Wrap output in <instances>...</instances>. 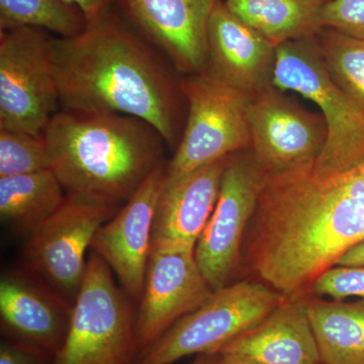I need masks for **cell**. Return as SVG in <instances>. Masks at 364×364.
Returning a JSON list of instances; mask_svg holds the SVG:
<instances>
[{
  "instance_id": "f546056e",
  "label": "cell",
  "mask_w": 364,
  "mask_h": 364,
  "mask_svg": "<svg viewBox=\"0 0 364 364\" xmlns=\"http://www.w3.org/2000/svg\"><path fill=\"white\" fill-rule=\"evenodd\" d=\"M219 364H261L238 354H220Z\"/></svg>"
},
{
  "instance_id": "3957f363",
  "label": "cell",
  "mask_w": 364,
  "mask_h": 364,
  "mask_svg": "<svg viewBox=\"0 0 364 364\" xmlns=\"http://www.w3.org/2000/svg\"><path fill=\"white\" fill-rule=\"evenodd\" d=\"M43 136L66 195L86 202L122 207L167 162L162 136L126 114L61 109Z\"/></svg>"
},
{
  "instance_id": "4fadbf2b",
  "label": "cell",
  "mask_w": 364,
  "mask_h": 364,
  "mask_svg": "<svg viewBox=\"0 0 364 364\" xmlns=\"http://www.w3.org/2000/svg\"><path fill=\"white\" fill-rule=\"evenodd\" d=\"M221 0H114L134 28L184 75L207 70L208 26Z\"/></svg>"
},
{
  "instance_id": "4316f807",
  "label": "cell",
  "mask_w": 364,
  "mask_h": 364,
  "mask_svg": "<svg viewBox=\"0 0 364 364\" xmlns=\"http://www.w3.org/2000/svg\"><path fill=\"white\" fill-rule=\"evenodd\" d=\"M54 356L31 345L2 339L0 364H53Z\"/></svg>"
},
{
  "instance_id": "83f0119b",
  "label": "cell",
  "mask_w": 364,
  "mask_h": 364,
  "mask_svg": "<svg viewBox=\"0 0 364 364\" xmlns=\"http://www.w3.org/2000/svg\"><path fill=\"white\" fill-rule=\"evenodd\" d=\"M65 1L78 7L87 21L102 16L114 4V0H65Z\"/></svg>"
},
{
  "instance_id": "277c9868",
  "label": "cell",
  "mask_w": 364,
  "mask_h": 364,
  "mask_svg": "<svg viewBox=\"0 0 364 364\" xmlns=\"http://www.w3.org/2000/svg\"><path fill=\"white\" fill-rule=\"evenodd\" d=\"M273 85L299 93L322 112L327 140L311 167L314 176H337L364 161V112L332 78L316 36L277 46Z\"/></svg>"
},
{
  "instance_id": "4dcf8cb0",
  "label": "cell",
  "mask_w": 364,
  "mask_h": 364,
  "mask_svg": "<svg viewBox=\"0 0 364 364\" xmlns=\"http://www.w3.org/2000/svg\"><path fill=\"white\" fill-rule=\"evenodd\" d=\"M220 354H202L196 355L189 364H219Z\"/></svg>"
},
{
  "instance_id": "8fae6325",
  "label": "cell",
  "mask_w": 364,
  "mask_h": 364,
  "mask_svg": "<svg viewBox=\"0 0 364 364\" xmlns=\"http://www.w3.org/2000/svg\"><path fill=\"white\" fill-rule=\"evenodd\" d=\"M248 123L251 150L268 176L314 165L327 140L324 117L274 85L250 95Z\"/></svg>"
},
{
  "instance_id": "e0dca14e",
  "label": "cell",
  "mask_w": 364,
  "mask_h": 364,
  "mask_svg": "<svg viewBox=\"0 0 364 364\" xmlns=\"http://www.w3.org/2000/svg\"><path fill=\"white\" fill-rule=\"evenodd\" d=\"M277 47L239 20L223 0L208 26L207 70L248 95L273 85Z\"/></svg>"
},
{
  "instance_id": "7a4b0ae2",
  "label": "cell",
  "mask_w": 364,
  "mask_h": 364,
  "mask_svg": "<svg viewBox=\"0 0 364 364\" xmlns=\"http://www.w3.org/2000/svg\"><path fill=\"white\" fill-rule=\"evenodd\" d=\"M52 54L61 109L143 119L176 149L186 105L182 78L121 11L112 6L78 35L53 37Z\"/></svg>"
},
{
  "instance_id": "ba28073f",
  "label": "cell",
  "mask_w": 364,
  "mask_h": 364,
  "mask_svg": "<svg viewBox=\"0 0 364 364\" xmlns=\"http://www.w3.org/2000/svg\"><path fill=\"white\" fill-rule=\"evenodd\" d=\"M52 39L36 28L0 31V128L43 135L58 112Z\"/></svg>"
},
{
  "instance_id": "9a60e30c",
  "label": "cell",
  "mask_w": 364,
  "mask_h": 364,
  "mask_svg": "<svg viewBox=\"0 0 364 364\" xmlns=\"http://www.w3.org/2000/svg\"><path fill=\"white\" fill-rule=\"evenodd\" d=\"M72 309L70 304L25 268L2 273L0 328L4 338L55 356L68 334Z\"/></svg>"
},
{
  "instance_id": "7402d4cb",
  "label": "cell",
  "mask_w": 364,
  "mask_h": 364,
  "mask_svg": "<svg viewBox=\"0 0 364 364\" xmlns=\"http://www.w3.org/2000/svg\"><path fill=\"white\" fill-rule=\"evenodd\" d=\"M85 16L65 0H0V31L36 28L68 38L85 30Z\"/></svg>"
},
{
  "instance_id": "5b68a950",
  "label": "cell",
  "mask_w": 364,
  "mask_h": 364,
  "mask_svg": "<svg viewBox=\"0 0 364 364\" xmlns=\"http://www.w3.org/2000/svg\"><path fill=\"white\" fill-rule=\"evenodd\" d=\"M91 251L65 342L53 364H135L139 355L133 299Z\"/></svg>"
},
{
  "instance_id": "9c48e42d",
  "label": "cell",
  "mask_w": 364,
  "mask_h": 364,
  "mask_svg": "<svg viewBox=\"0 0 364 364\" xmlns=\"http://www.w3.org/2000/svg\"><path fill=\"white\" fill-rule=\"evenodd\" d=\"M267 178L251 148L228 156L214 212L195 251L198 267L214 291L231 284L239 270L246 230Z\"/></svg>"
},
{
  "instance_id": "1f68e13d",
  "label": "cell",
  "mask_w": 364,
  "mask_h": 364,
  "mask_svg": "<svg viewBox=\"0 0 364 364\" xmlns=\"http://www.w3.org/2000/svg\"><path fill=\"white\" fill-rule=\"evenodd\" d=\"M322 1L327 2L328 0H322Z\"/></svg>"
},
{
  "instance_id": "484cf974",
  "label": "cell",
  "mask_w": 364,
  "mask_h": 364,
  "mask_svg": "<svg viewBox=\"0 0 364 364\" xmlns=\"http://www.w3.org/2000/svg\"><path fill=\"white\" fill-rule=\"evenodd\" d=\"M323 28L364 40V0H328L321 13Z\"/></svg>"
},
{
  "instance_id": "44dd1931",
  "label": "cell",
  "mask_w": 364,
  "mask_h": 364,
  "mask_svg": "<svg viewBox=\"0 0 364 364\" xmlns=\"http://www.w3.org/2000/svg\"><path fill=\"white\" fill-rule=\"evenodd\" d=\"M239 20L273 46L315 37L321 30L322 0H223Z\"/></svg>"
},
{
  "instance_id": "f1b7e54d",
  "label": "cell",
  "mask_w": 364,
  "mask_h": 364,
  "mask_svg": "<svg viewBox=\"0 0 364 364\" xmlns=\"http://www.w3.org/2000/svg\"><path fill=\"white\" fill-rule=\"evenodd\" d=\"M336 265L343 267H364V241L347 250L340 257Z\"/></svg>"
},
{
  "instance_id": "ac0fdd59",
  "label": "cell",
  "mask_w": 364,
  "mask_h": 364,
  "mask_svg": "<svg viewBox=\"0 0 364 364\" xmlns=\"http://www.w3.org/2000/svg\"><path fill=\"white\" fill-rule=\"evenodd\" d=\"M306 296H284L267 317L219 354H238L261 364H322Z\"/></svg>"
},
{
  "instance_id": "2e32d148",
  "label": "cell",
  "mask_w": 364,
  "mask_h": 364,
  "mask_svg": "<svg viewBox=\"0 0 364 364\" xmlns=\"http://www.w3.org/2000/svg\"><path fill=\"white\" fill-rule=\"evenodd\" d=\"M227 158L181 176H165L155 208L151 251H196L214 212Z\"/></svg>"
},
{
  "instance_id": "30bf717a",
  "label": "cell",
  "mask_w": 364,
  "mask_h": 364,
  "mask_svg": "<svg viewBox=\"0 0 364 364\" xmlns=\"http://www.w3.org/2000/svg\"><path fill=\"white\" fill-rule=\"evenodd\" d=\"M119 208L67 196L59 210L28 235L23 267L73 306L87 268L86 252Z\"/></svg>"
},
{
  "instance_id": "cb8c5ba5",
  "label": "cell",
  "mask_w": 364,
  "mask_h": 364,
  "mask_svg": "<svg viewBox=\"0 0 364 364\" xmlns=\"http://www.w3.org/2000/svg\"><path fill=\"white\" fill-rule=\"evenodd\" d=\"M51 169L44 136L0 128V177Z\"/></svg>"
},
{
  "instance_id": "d4e9b609",
  "label": "cell",
  "mask_w": 364,
  "mask_h": 364,
  "mask_svg": "<svg viewBox=\"0 0 364 364\" xmlns=\"http://www.w3.org/2000/svg\"><path fill=\"white\" fill-rule=\"evenodd\" d=\"M311 294L342 301L349 296L364 299V267L334 265L314 282Z\"/></svg>"
},
{
  "instance_id": "ffe728a7",
  "label": "cell",
  "mask_w": 364,
  "mask_h": 364,
  "mask_svg": "<svg viewBox=\"0 0 364 364\" xmlns=\"http://www.w3.org/2000/svg\"><path fill=\"white\" fill-rule=\"evenodd\" d=\"M66 198L51 169L0 177V218L16 233L32 234L59 210Z\"/></svg>"
},
{
  "instance_id": "603a6c76",
  "label": "cell",
  "mask_w": 364,
  "mask_h": 364,
  "mask_svg": "<svg viewBox=\"0 0 364 364\" xmlns=\"http://www.w3.org/2000/svg\"><path fill=\"white\" fill-rule=\"evenodd\" d=\"M316 41L335 82L364 112V40L322 28Z\"/></svg>"
},
{
  "instance_id": "d6986e66",
  "label": "cell",
  "mask_w": 364,
  "mask_h": 364,
  "mask_svg": "<svg viewBox=\"0 0 364 364\" xmlns=\"http://www.w3.org/2000/svg\"><path fill=\"white\" fill-rule=\"evenodd\" d=\"M322 364H364V299L351 303L306 296Z\"/></svg>"
},
{
  "instance_id": "52a82bcc",
  "label": "cell",
  "mask_w": 364,
  "mask_h": 364,
  "mask_svg": "<svg viewBox=\"0 0 364 364\" xmlns=\"http://www.w3.org/2000/svg\"><path fill=\"white\" fill-rule=\"evenodd\" d=\"M186 124L178 146L166 165L176 176L251 148L248 123L250 95L205 70L182 78Z\"/></svg>"
},
{
  "instance_id": "5bb4252c",
  "label": "cell",
  "mask_w": 364,
  "mask_h": 364,
  "mask_svg": "<svg viewBox=\"0 0 364 364\" xmlns=\"http://www.w3.org/2000/svg\"><path fill=\"white\" fill-rule=\"evenodd\" d=\"M160 165L119 212L98 230L90 251L109 265L133 301L142 294L151 254L155 208L166 176Z\"/></svg>"
},
{
  "instance_id": "8992f818",
  "label": "cell",
  "mask_w": 364,
  "mask_h": 364,
  "mask_svg": "<svg viewBox=\"0 0 364 364\" xmlns=\"http://www.w3.org/2000/svg\"><path fill=\"white\" fill-rule=\"evenodd\" d=\"M282 298L284 294L262 282L228 284L140 352L135 364H171L186 356L219 354L260 323Z\"/></svg>"
},
{
  "instance_id": "7c38bea8",
  "label": "cell",
  "mask_w": 364,
  "mask_h": 364,
  "mask_svg": "<svg viewBox=\"0 0 364 364\" xmlns=\"http://www.w3.org/2000/svg\"><path fill=\"white\" fill-rule=\"evenodd\" d=\"M213 291L198 267L195 251H151L136 313L139 354L202 306Z\"/></svg>"
},
{
  "instance_id": "6da1fadb",
  "label": "cell",
  "mask_w": 364,
  "mask_h": 364,
  "mask_svg": "<svg viewBox=\"0 0 364 364\" xmlns=\"http://www.w3.org/2000/svg\"><path fill=\"white\" fill-rule=\"evenodd\" d=\"M310 166L268 176L244 240L245 267L287 296L314 282L364 241V161L318 178Z\"/></svg>"
}]
</instances>
